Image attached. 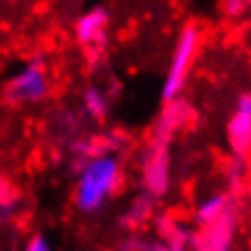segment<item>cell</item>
I'll return each instance as SVG.
<instances>
[{"mask_svg":"<svg viewBox=\"0 0 251 251\" xmlns=\"http://www.w3.org/2000/svg\"><path fill=\"white\" fill-rule=\"evenodd\" d=\"M200 45H202V32L198 26H185L179 32L177 41H175L171 62H168L166 75H164V83H162V100L168 104L177 102L181 92L185 90L190 73L194 68V62L198 58Z\"/></svg>","mask_w":251,"mask_h":251,"instance_id":"obj_2","label":"cell"},{"mask_svg":"<svg viewBox=\"0 0 251 251\" xmlns=\"http://www.w3.org/2000/svg\"><path fill=\"white\" fill-rule=\"evenodd\" d=\"M228 213H232L230 198L222 192H213L196 204V209H194V219H196V224L206 228V226L217 224L219 219L226 217Z\"/></svg>","mask_w":251,"mask_h":251,"instance_id":"obj_8","label":"cell"},{"mask_svg":"<svg viewBox=\"0 0 251 251\" xmlns=\"http://www.w3.org/2000/svg\"><path fill=\"white\" fill-rule=\"evenodd\" d=\"M22 251H53V247L45 234H32L26 243H24Z\"/></svg>","mask_w":251,"mask_h":251,"instance_id":"obj_12","label":"cell"},{"mask_svg":"<svg viewBox=\"0 0 251 251\" xmlns=\"http://www.w3.org/2000/svg\"><path fill=\"white\" fill-rule=\"evenodd\" d=\"M245 9H247V4L241 2V0H228V2H224V13L228 17H241L245 13Z\"/></svg>","mask_w":251,"mask_h":251,"instance_id":"obj_13","label":"cell"},{"mask_svg":"<svg viewBox=\"0 0 251 251\" xmlns=\"http://www.w3.org/2000/svg\"><path fill=\"white\" fill-rule=\"evenodd\" d=\"M51 92V77H49L47 64L41 58L28 60L15 75L9 79L4 96L15 106H30L47 100Z\"/></svg>","mask_w":251,"mask_h":251,"instance_id":"obj_3","label":"cell"},{"mask_svg":"<svg viewBox=\"0 0 251 251\" xmlns=\"http://www.w3.org/2000/svg\"><path fill=\"white\" fill-rule=\"evenodd\" d=\"M171 183V164H168L166 145L153 141V147L149 149V155L143 164V185L147 190V196H162Z\"/></svg>","mask_w":251,"mask_h":251,"instance_id":"obj_6","label":"cell"},{"mask_svg":"<svg viewBox=\"0 0 251 251\" xmlns=\"http://www.w3.org/2000/svg\"><path fill=\"white\" fill-rule=\"evenodd\" d=\"M236 219L234 213H228L217 224L206 226L202 234L194 236L192 243L200 247V251H232V241H234Z\"/></svg>","mask_w":251,"mask_h":251,"instance_id":"obj_7","label":"cell"},{"mask_svg":"<svg viewBox=\"0 0 251 251\" xmlns=\"http://www.w3.org/2000/svg\"><path fill=\"white\" fill-rule=\"evenodd\" d=\"M228 143L236 158H245L251 151V94L245 92L236 98L228 119Z\"/></svg>","mask_w":251,"mask_h":251,"instance_id":"obj_4","label":"cell"},{"mask_svg":"<svg viewBox=\"0 0 251 251\" xmlns=\"http://www.w3.org/2000/svg\"><path fill=\"white\" fill-rule=\"evenodd\" d=\"M109 24L111 15L106 7H92L83 11L75 22V39L87 49H98L106 41Z\"/></svg>","mask_w":251,"mask_h":251,"instance_id":"obj_5","label":"cell"},{"mask_svg":"<svg viewBox=\"0 0 251 251\" xmlns=\"http://www.w3.org/2000/svg\"><path fill=\"white\" fill-rule=\"evenodd\" d=\"M81 106H83L85 117L94 119V122H100V119H104L109 115V109H111L109 94L100 85H87L83 90V96H81Z\"/></svg>","mask_w":251,"mask_h":251,"instance_id":"obj_9","label":"cell"},{"mask_svg":"<svg viewBox=\"0 0 251 251\" xmlns=\"http://www.w3.org/2000/svg\"><path fill=\"white\" fill-rule=\"evenodd\" d=\"M22 209V196L7 179L0 177V226L13 224Z\"/></svg>","mask_w":251,"mask_h":251,"instance_id":"obj_10","label":"cell"},{"mask_svg":"<svg viewBox=\"0 0 251 251\" xmlns=\"http://www.w3.org/2000/svg\"><path fill=\"white\" fill-rule=\"evenodd\" d=\"M241 177H243V158H236L228 168V179L232 183H236V181H241Z\"/></svg>","mask_w":251,"mask_h":251,"instance_id":"obj_14","label":"cell"},{"mask_svg":"<svg viewBox=\"0 0 251 251\" xmlns=\"http://www.w3.org/2000/svg\"><path fill=\"white\" fill-rule=\"evenodd\" d=\"M153 211V202H151V196H141L136 198L132 204L128 206V211L124 213V219L122 222L126 226H130V228H134V226H141L145 219L151 215Z\"/></svg>","mask_w":251,"mask_h":251,"instance_id":"obj_11","label":"cell"},{"mask_svg":"<svg viewBox=\"0 0 251 251\" xmlns=\"http://www.w3.org/2000/svg\"><path fill=\"white\" fill-rule=\"evenodd\" d=\"M122 162L113 153H100L81 162L73 192L77 211L83 215H94L102 211L122 187Z\"/></svg>","mask_w":251,"mask_h":251,"instance_id":"obj_1","label":"cell"}]
</instances>
